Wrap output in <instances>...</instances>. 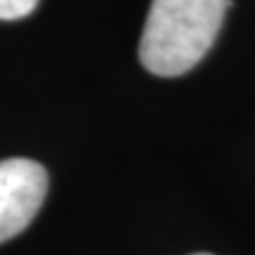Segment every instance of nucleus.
Returning <instances> with one entry per match:
<instances>
[{
  "label": "nucleus",
  "instance_id": "nucleus-1",
  "mask_svg": "<svg viewBox=\"0 0 255 255\" xmlns=\"http://www.w3.org/2000/svg\"><path fill=\"white\" fill-rule=\"evenodd\" d=\"M229 0H151L139 62L149 73L175 78L208 55L222 28Z\"/></svg>",
  "mask_w": 255,
  "mask_h": 255
},
{
  "label": "nucleus",
  "instance_id": "nucleus-2",
  "mask_svg": "<svg viewBox=\"0 0 255 255\" xmlns=\"http://www.w3.org/2000/svg\"><path fill=\"white\" fill-rule=\"evenodd\" d=\"M47 196V170L31 158L0 161V244L21 234Z\"/></svg>",
  "mask_w": 255,
  "mask_h": 255
},
{
  "label": "nucleus",
  "instance_id": "nucleus-3",
  "mask_svg": "<svg viewBox=\"0 0 255 255\" xmlns=\"http://www.w3.org/2000/svg\"><path fill=\"white\" fill-rule=\"evenodd\" d=\"M38 7V0H0V21L28 17Z\"/></svg>",
  "mask_w": 255,
  "mask_h": 255
},
{
  "label": "nucleus",
  "instance_id": "nucleus-4",
  "mask_svg": "<svg viewBox=\"0 0 255 255\" xmlns=\"http://www.w3.org/2000/svg\"><path fill=\"white\" fill-rule=\"evenodd\" d=\"M194 255H210V253H194Z\"/></svg>",
  "mask_w": 255,
  "mask_h": 255
}]
</instances>
